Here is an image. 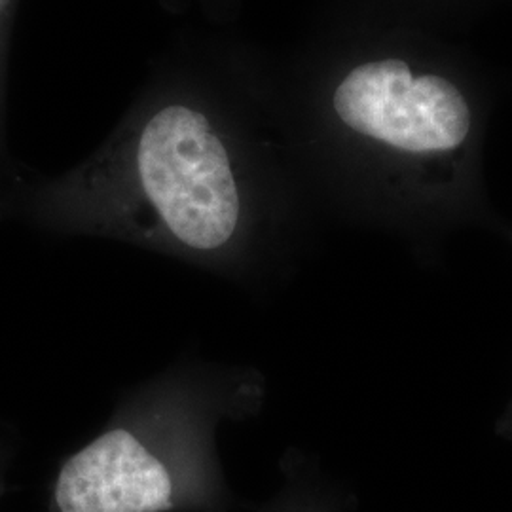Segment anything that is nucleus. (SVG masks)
Wrapping results in <instances>:
<instances>
[{"label": "nucleus", "instance_id": "obj_4", "mask_svg": "<svg viewBox=\"0 0 512 512\" xmlns=\"http://www.w3.org/2000/svg\"><path fill=\"white\" fill-rule=\"evenodd\" d=\"M14 458V446L8 437L0 435V499L8 490V471Z\"/></svg>", "mask_w": 512, "mask_h": 512}, {"label": "nucleus", "instance_id": "obj_2", "mask_svg": "<svg viewBox=\"0 0 512 512\" xmlns=\"http://www.w3.org/2000/svg\"><path fill=\"white\" fill-rule=\"evenodd\" d=\"M334 107L349 128L406 154H448L471 131V110L458 88L435 74L416 78L399 59L351 71Z\"/></svg>", "mask_w": 512, "mask_h": 512}, {"label": "nucleus", "instance_id": "obj_1", "mask_svg": "<svg viewBox=\"0 0 512 512\" xmlns=\"http://www.w3.org/2000/svg\"><path fill=\"white\" fill-rule=\"evenodd\" d=\"M251 366L181 361L118 399L103 429L65 459L48 512L219 511L217 433L260 412Z\"/></svg>", "mask_w": 512, "mask_h": 512}, {"label": "nucleus", "instance_id": "obj_3", "mask_svg": "<svg viewBox=\"0 0 512 512\" xmlns=\"http://www.w3.org/2000/svg\"><path fill=\"white\" fill-rule=\"evenodd\" d=\"M21 0H0V186L21 179L29 167L19 164L8 147V74H10V54L12 38Z\"/></svg>", "mask_w": 512, "mask_h": 512}]
</instances>
